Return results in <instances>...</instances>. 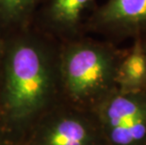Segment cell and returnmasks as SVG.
<instances>
[{"mask_svg":"<svg viewBox=\"0 0 146 145\" xmlns=\"http://www.w3.org/2000/svg\"><path fill=\"white\" fill-rule=\"evenodd\" d=\"M58 53L60 42L32 26L4 35L0 126L12 145L62 101Z\"/></svg>","mask_w":146,"mask_h":145,"instance_id":"cell-1","label":"cell"},{"mask_svg":"<svg viewBox=\"0 0 146 145\" xmlns=\"http://www.w3.org/2000/svg\"><path fill=\"white\" fill-rule=\"evenodd\" d=\"M126 48L85 35L60 42L61 99L76 109L94 111L117 89L116 75Z\"/></svg>","mask_w":146,"mask_h":145,"instance_id":"cell-2","label":"cell"},{"mask_svg":"<svg viewBox=\"0 0 146 145\" xmlns=\"http://www.w3.org/2000/svg\"><path fill=\"white\" fill-rule=\"evenodd\" d=\"M16 145H107L94 111L60 103L37 121Z\"/></svg>","mask_w":146,"mask_h":145,"instance_id":"cell-3","label":"cell"},{"mask_svg":"<svg viewBox=\"0 0 146 145\" xmlns=\"http://www.w3.org/2000/svg\"><path fill=\"white\" fill-rule=\"evenodd\" d=\"M95 113L107 145H146V91L116 89Z\"/></svg>","mask_w":146,"mask_h":145,"instance_id":"cell-4","label":"cell"},{"mask_svg":"<svg viewBox=\"0 0 146 145\" xmlns=\"http://www.w3.org/2000/svg\"><path fill=\"white\" fill-rule=\"evenodd\" d=\"M84 33L118 44L146 37V0H107L96 6L84 24Z\"/></svg>","mask_w":146,"mask_h":145,"instance_id":"cell-5","label":"cell"},{"mask_svg":"<svg viewBox=\"0 0 146 145\" xmlns=\"http://www.w3.org/2000/svg\"><path fill=\"white\" fill-rule=\"evenodd\" d=\"M96 0H42L32 27L58 42L85 35L84 24Z\"/></svg>","mask_w":146,"mask_h":145,"instance_id":"cell-6","label":"cell"},{"mask_svg":"<svg viewBox=\"0 0 146 145\" xmlns=\"http://www.w3.org/2000/svg\"><path fill=\"white\" fill-rule=\"evenodd\" d=\"M116 85L121 91H146V53L139 39L126 48L117 69Z\"/></svg>","mask_w":146,"mask_h":145,"instance_id":"cell-7","label":"cell"},{"mask_svg":"<svg viewBox=\"0 0 146 145\" xmlns=\"http://www.w3.org/2000/svg\"><path fill=\"white\" fill-rule=\"evenodd\" d=\"M42 0H0V32L8 34L32 26Z\"/></svg>","mask_w":146,"mask_h":145,"instance_id":"cell-8","label":"cell"},{"mask_svg":"<svg viewBox=\"0 0 146 145\" xmlns=\"http://www.w3.org/2000/svg\"><path fill=\"white\" fill-rule=\"evenodd\" d=\"M0 145H12L1 126H0Z\"/></svg>","mask_w":146,"mask_h":145,"instance_id":"cell-9","label":"cell"},{"mask_svg":"<svg viewBox=\"0 0 146 145\" xmlns=\"http://www.w3.org/2000/svg\"><path fill=\"white\" fill-rule=\"evenodd\" d=\"M3 49H4V34L0 32V75H1L2 67V58H3Z\"/></svg>","mask_w":146,"mask_h":145,"instance_id":"cell-10","label":"cell"},{"mask_svg":"<svg viewBox=\"0 0 146 145\" xmlns=\"http://www.w3.org/2000/svg\"><path fill=\"white\" fill-rule=\"evenodd\" d=\"M139 40H141V44L142 48H143L144 52L146 53V37H144V38L139 39Z\"/></svg>","mask_w":146,"mask_h":145,"instance_id":"cell-11","label":"cell"}]
</instances>
